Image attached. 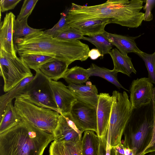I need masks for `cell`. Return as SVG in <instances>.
<instances>
[{
  "instance_id": "14",
  "label": "cell",
  "mask_w": 155,
  "mask_h": 155,
  "mask_svg": "<svg viewBox=\"0 0 155 155\" xmlns=\"http://www.w3.org/2000/svg\"><path fill=\"white\" fill-rule=\"evenodd\" d=\"M15 16L12 12L6 14L0 25V49L16 56L17 51L13 43V31Z\"/></svg>"
},
{
  "instance_id": "20",
  "label": "cell",
  "mask_w": 155,
  "mask_h": 155,
  "mask_svg": "<svg viewBox=\"0 0 155 155\" xmlns=\"http://www.w3.org/2000/svg\"><path fill=\"white\" fill-rule=\"evenodd\" d=\"M0 134L8 130L20 122L22 119L12 101L7 105L0 118Z\"/></svg>"
},
{
  "instance_id": "34",
  "label": "cell",
  "mask_w": 155,
  "mask_h": 155,
  "mask_svg": "<svg viewBox=\"0 0 155 155\" xmlns=\"http://www.w3.org/2000/svg\"><path fill=\"white\" fill-rule=\"evenodd\" d=\"M70 155H83L81 144V140L75 142L63 143Z\"/></svg>"
},
{
  "instance_id": "8",
  "label": "cell",
  "mask_w": 155,
  "mask_h": 155,
  "mask_svg": "<svg viewBox=\"0 0 155 155\" xmlns=\"http://www.w3.org/2000/svg\"><path fill=\"white\" fill-rule=\"evenodd\" d=\"M0 75L3 79V91L6 92L24 79L33 76L21 58L12 56L0 49Z\"/></svg>"
},
{
  "instance_id": "1",
  "label": "cell",
  "mask_w": 155,
  "mask_h": 155,
  "mask_svg": "<svg viewBox=\"0 0 155 155\" xmlns=\"http://www.w3.org/2000/svg\"><path fill=\"white\" fill-rule=\"evenodd\" d=\"M144 1L142 0H108L92 6L71 3L66 17L67 24L95 19H108L115 23L131 28L141 25L144 14L140 12Z\"/></svg>"
},
{
  "instance_id": "35",
  "label": "cell",
  "mask_w": 155,
  "mask_h": 155,
  "mask_svg": "<svg viewBox=\"0 0 155 155\" xmlns=\"http://www.w3.org/2000/svg\"><path fill=\"white\" fill-rule=\"evenodd\" d=\"M21 0H1L0 11L4 12L13 9Z\"/></svg>"
},
{
  "instance_id": "40",
  "label": "cell",
  "mask_w": 155,
  "mask_h": 155,
  "mask_svg": "<svg viewBox=\"0 0 155 155\" xmlns=\"http://www.w3.org/2000/svg\"><path fill=\"white\" fill-rule=\"evenodd\" d=\"M154 115H155V100H154ZM155 143V130L153 134V135L152 138V141L150 143V144L148 147L153 144Z\"/></svg>"
},
{
  "instance_id": "37",
  "label": "cell",
  "mask_w": 155,
  "mask_h": 155,
  "mask_svg": "<svg viewBox=\"0 0 155 155\" xmlns=\"http://www.w3.org/2000/svg\"><path fill=\"white\" fill-rule=\"evenodd\" d=\"M88 56L93 60H95L101 56L99 51L97 48H93L89 51Z\"/></svg>"
},
{
  "instance_id": "33",
  "label": "cell",
  "mask_w": 155,
  "mask_h": 155,
  "mask_svg": "<svg viewBox=\"0 0 155 155\" xmlns=\"http://www.w3.org/2000/svg\"><path fill=\"white\" fill-rule=\"evenodd\" d=\"M49 155H70L63 143L54 140L49 147Z\"/></svg>"
},
{
  "instance_id": "16",
  "label": "cell",
  "mask_w": 155,
  "mask_h": 155,
  "mask_svg": "<svg viewBox=\"0 0 155 155\" xmlns=\"http://www.w3.org/2000/svg\"><path fill=\"white\" fill-rule=\"evenodd\" d=\"M104 33L113 46H115L123 54L133 52L137 54L142 52L137 47L135 40L141 36L136 37L112 34L105 31Z\"/></svg>"
},
{
  "instance_id": "31",
  "label": "cell",
  "mask_w": 155,
  "mask_h": 155,
  "mask_svg": "<svg viewBox=\"0 0 155 155\" xmlns=\"http://www.w3.org/2000/svg\"><path fill=\"white\" fill-rule=\"evenodd\" d=\"M38 0H25L16 20L20 21L28 18L34 9Z\"/></svg>"
},
{
  "instance_id": "32",
  "label": "cell",
  "mask_w": 155,
  "mask_h": 155,
  "mask_svg": "<svg viewBox=\"0 0 155 155\" xmlns=\"http://www.w3.org/2000/svg\"><path fill=\"white\" fill-rule=\"evenodd\" d=\"M107 135L100 138V144L97 155H116L114 147H111L107 142Z\"/></svg>"
},
{
  "instance_id": "18",
  "label": "cell",
  "mask_w": 155,
  "mask_h": 155,
  "mask_svg": "<svg viewBox=\"0 0 155 155\" xmlns=\"http://www.w3.org/2000/svg\"><path fill=\"white\" fill-rule=\"evenodd\" d=\"M68 66L64 62L55 59L43 64L39 70L49 79L57 81L63 78Z\"/></svg>"
},
{
  "instance_id": "19",
  "label": "cell",
  "mask_w": 155,
  "mask_h": 155,
  "mask_svg": "<svg viewBox=\"0 0 155 155\" xmlns=\"http://www.w3.org/2000/svg\"><path fill=\"white\" fill-rule=\"evenodd\" d=\"M111 57L114 65V69L118 72H120L130 77L137 71L133 64L131 58L128 55L122 54L117 48L111 50L109 54Z\"/></svg>"
},
{
  "instance_id": "26",
  "label": "cell",
  "mask_w": 155,
  "mask_h": 155,
  "mask_svg": "<svg viewBox=\"0 0 155 155\" xmlns=\"http://www.w3.org/2000/svg\"><path fill=\"white\" fill-rule=\"evenodd\" d=\"M82 39L87 41L94 45L100 52L102 58L105 54H109L113 45L103 33L98 34L91 37L84 36Z\"/></svg>"
},
{
  "instance_id": "5",
  "label": "cell",
  "mask_w": 155,
  "mask_h": 155,
  "mask_svg": "<svg viewBox=\"0 0 155 155\" xmlns=\"http://www.w3.org/2000/svg\"><path fill=\"white\" fill-rule=\"evenodd\" d=\"M113 102L107 134V142L111 147L121 143V139L133 108L127 92H113Z\"/></svg>"
},
{
  "instance_id": "30",
  "label": "cell",
  "mask_w": 155,
  "mask_h": 155,
  "mask_svg": "<svg viewBox=\"0 0 155 155\" xmlns=\"http://www.w3.org/2000/svg\"><path fill=\"white\" fill-rule=\"evenodd\" d=\"M84 36L80 31L67 25L56 38L63 40L71 41L82 39Z\"/></svg>"
},
{
  "instance_id": "17",
  "label": "cell",
  "mask_w": 155,
  "mask_h": 155,
  "mask_svg": "<svg viewBox=\"0 0 155 155\" xmlns=\"http://www.w3.org/2000/svg\"><path fill=\"white\" fill-rule=\"evenodd\" d=\"M110 23L108 19H95L73 22L67 24L81 32L84 35L91 37L105 31L106 25Z\"/></svg>"
},
{
  "instance_id": "12",
  "label": "cell",
  "mask_w": 155,
  "mask_h": 155,
  "mask_svg": "<svg viewBox=\"0 0 155 155\" xmlns=\"http://www.w3.org/2000/svg\"><path fill=\"white\" fill-rule=\"evenodd\" d=\"M113 102L112 96L107 93H100L97 107V132L100 138L107 135Z\"/></svg>"
},
{
  "instance_id": "2",
  "label": "cell",
  "mask_w": 155,
  "mask_h": 155,
  "mask_svg": "<svg viewBox=\"0 0 155 155\" xmlns=\"http://www.w3.org/2000/svg\"><path fill=\"white\" fill-rule=\"evenodd\" d=\"M15 42L20 56L30 53L50 55L68 65L75 61L86 60L90 51L88 45L80 40H63L42 31L19 38Z\"/></svg>"
},
{
  "instance_id": "36",
  "label": "cell",
  "mask_w": 155,
  "mask_h": 155,
  "mask_svg": "<svg viewBox=\"0 0 155 155\" xmlns=\"http://www.w3.org/2000/svg\"><path fill=\"white\" fill-rule=\"evenodd\" d=\"M146 4L143 9L146 10L144 14L143 20L146 21H151L153 19V15L151 12V10L153 5L155 3V0H146Z\"/></svg>"
},
{
  "instance_id": "42",
  "label": "cell",
  "mask_w": 155,
  "mask_h": 155,
  "mask_svg": "<svg viewBox=\"0 0 155 155\" xmlns=\"http://www.w3.org/2000/svg\"><path fill=\"white\" fill-rule=\"evenodd\" d=\"M147 155H155V150L150 152V153Z\"/></svg>"
},
{
  "instance_id": "7",
  "label": "cell",
  "mask_w": 155,
  "mask_h": 155,
  "mask_svg": "<svg viewBox=\"0 0 155 155\" xmlns=\"http://www.w3.org/2000/svg\"><path fill=\"white\" fill-rule=\"evenodd\" d=\"M50 79L39 70L20 95L22 98L43 108L51 109L60 114L54 99Z\"/></svg>"
},
{
  "instance_id": "41",
  "label": "cell",
  "mask_w": 155,
  "mask_h": 155,
  "mask_svg": "<svg viewBox=\"0 0 155 155\" xmlns=\"http://www.w3.org/2000/svg\"><path fill=\"white\" fill-rule=\"evenodd\" d=\"M124 149L126 155H134L133 151L130 149L125 148Z\"/></svg>"
},
{
  "instance_id": "23",
  "label": "cell",
  "mask_w": 155,
  "mask_h": 155,
  "mask_svg": "<svg viewBox=\"0 0 155 155\" xmlns=\"http://www.w3.org/2000/svg\"><path fill=\"white\" fill-rule=\"evenodd\" d=\"M89 76H97L101 77L113 84L118 88L125 89L119 83L117 79L118 72L114 69L110 70L104 67H101L92 63L87 69Z\"/></svg>"
},
{
  "instance_id": "39",
  "label": "cell",
  "mask_w": 155,
  "mask_h": 155,
  "mask_svg": "<svg viewBox=\"0 0 155 155\" xmlns=\"http://www.w3.org/2000/svg\"><path fill=\"white\" fill-rule=\"evenodd\" d=\"M155 150V143L146 149L142 153V155H144L151 151Z\"/></svg>"
},
{
  "instance_id": "11",
  "label": "cell",
  "mask_w": 155,
  "mask_h": 155,
  "mask_svg": "<svg viewBox=\"0 0 155 155\" xmlns=\"http://www.w3.org/2000/svg\"><path fill=\"white\" fill-rule=\"evenodd\" d=\"M70 113L61 114L57 126L52 134L54 140L62 143L75 142L81 140L82 133L72 120Z\"/></svg>"
},
{
  "instance_id": "6",
  "label": "cell",
  "mask_w": 155,
  "mask_h": 155,
  "mask_svg": "<svg viewBox=\"0 0 155 155\" xmlns=\"http://www.w3.org/2000/svg\"><path fill=\"white\" fill-rule=\"evenodd\" d=\"M14 105L22 120L41 130L53 134L59 120V113L38 106L20 96L15 99Z\"/></svg>"
},
{
  "instance_id": "24",
  "label": "cell",
  "mask_w": 155,
  "mask_h": 155,
  "mask_svg": "<svg viewBox=\"0 0 155 155\" xmlns=\"http://www.w3.org/2000/svg\"><path fill=\"white\" fill-rule=\"evenodd\" d=\"M90 77L87 69L76 66L68 69L63 78L68 84H81L86 83Z\"/></svg>"
},
{
  "instance_id": "9",
  "label": "cell",
  "mask_w": 155,
  "mask_h": 155,
  "mask_svg": "<svg viewBox=\"0 0 155 155\" xmlns=\"http://www.w3.org/2000/svg\"><path fill=\"white\" fill-rule=\"evenodd\" d=\"M70 114L72 120L82 134L88 130L97 133V107L77 100Z\"/></svg>"
},
{
  "instance_id": "15",
  "label": "cell",
  "mask_w": 155,
  "mask_h": 155,
  "mask_svg": "<svg viewBox=\"0 0 155 155\" xmlns=\"http://www.w3.org/2000/svg\"><path fill=\"white\" fill-rule=\"evenodd\" d=\"M85 83V84H68L67 87L77 100L97 107L99 96L97 88L90 81Z\"/></svg>"
},
{
  "instance_id": "22",
  "label": "cell",
  "mask_w": 155,
  "mask_h": 155,
  "mask_svg": "<svg viewBox=\"0 0 155 155\" xmlns=\"http://www.w3.org/2000/svg\"><path fill=\"white\" fill-rule=\"evenodd\" d=\"M34 76L24 79L16 86L0 97V118L3 114L8 104L14 98L19 96Z\"/></svg>"
},
{
  "instance_id": "29",
  "label": "cell",
  "mask_w": 155,
  "mask_h": 155,
  "mask_svg": "<svg viewBox=\"0 0 155 155\" xmlns=\"http://www.w3.org/2000/svg\"><path fill=\"white\" fill-rule=\"evenodd\" d=\"M70 8H66L64 11L61 13L59 21L52 28L43 31L44 32L54 38H56L67 25L66 17Z\"/></svg>"
},
{
  "instance_id": "28",
  "label": "cell",
  "mask_w": 155,
  "mask_h": 155,
  "mask_svg": "<svg viewBox=\"0 0 155 155\" xmlns=\"http://www.w3.org/2000/svg\"><path fill=\"white\" fill-rule=\"evenodd\" d=\"M143 61L148 72V78L155 84V51L148 54L143 51L137 54Z\"/></svg>"
},
{
  "instance_id": "3",
  "label": "cell",
  "mask_w": 155,
  "mask_h": 155,
  "mask_svg": "<svg viewBox=\"0 0 155 155\" xmlns=\"http://www.w3.org/2000/svg\"><path fill=\"white\" fill-rule=\"evenodd\" d=\"M53 134L22 121L0 134V155H43Z\"/></svg>"
},
{
  "instance_id": "13",
  "label": "cell",
  "mask_w": 155,
  "mask_h": 155,
  "mask_svg": "<svg viewBox=\"0 0 155 155\" xmlns=\"http://www.w3.org/2000/svg\"><path fill=\"white\" fill-rule=\"evenodd\" d=\"M50 81L55 101L60 114L64 115L70 113L73 104L77 100L75 97L62 82L51 80Z\"/></svg>"
},
{
  "instance_id": "27",
  "label": "cell",
  "mask_w": 155,
  "mask_h": 155,
  "mask_svg": "<svg viewBox=\"0 0 155 155\" xmlns=\"http://www.w3.org/2000/svg\"><path fill=\"white\" fill-rule=\"evenodd\" d=\"M28 18L18 21L15 19L13 31V40L15 42L18 39L23 38L34 33L42 31V29L34 28L28 25Z\"/></svg>"
},
{
  "instance_id": "10",
  "label": "cell",
  "mask_w": 155,
  "mask_h": 155,
  "mask_svg": "<svg viewBox=\"0 0 155 155\" xmlns=\"http://www.w3.org/2000/svg\"><path fill=\"white\" fill-rule=\"evenodd\" d=\"M148 78L144 77L133 81L130 87V101L133 108L153 100L155 88Z\"/></svg>"
},
{
  "instance_id": "4",
  "label": "cell",
  "mask_w": 155,
  "mask_h": 155,
  "mask_svg": "<svg viewBox=\"0 0 155 155\" xmlns=\"http://www.w3.org/2000/svg\"><path fill=\"white\" fill-rule=\"evenodd\" d=\"M153 100L133 108L123 134L124 148L134 155H142L150 143L155 130V118Z\"/></svg>"
},
{
  "instance_id": "21",
  "label": "cell",
  "mask_w": 155,
  "mask_h": 155,
  "mask_svg": "<svg viewBox=\"0 0 155 155\" xmlns=\"http://www.w3.org/2000/svg\"><path fill=\"white\" fill-rule=\"evenodd\" d=\"M93 131H84L81 140L83 155H97L100 144V138Z\"/></svg>"
},
{
  "instance_id": "25",
  "label": "cell",
  "mask_w": 155,
  "mask_h": 155,
  "mask_svg": "<svg viewBox=\"0 0 155 155\" xmlns=\"http://www.w3.org/2000/svg\"><path fill=\"white\" fill-rule=\"evenodd\" d=\"M20 57L30 69L35 72L39 70L40 67L43 64L56 59L51 56L34 53L24 54Z\"/></svg>"
},
{
  "instance_id": "38",
  "label": "cell",
  "mask_w": 155,
  "mask_h": 155,
  "mask_svg": "<svg viewBox=\"0 0 155 155\" xmlns=\"http://www.w3.org/2000/svg\"><path fill=\"white\" fill-rule=\"evenodd\" d=\"M114 147L115 150L116 155H126L124 147L122 143L119 144Z\"/></svg>"
}]
</instances>
